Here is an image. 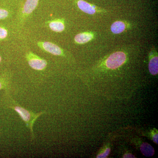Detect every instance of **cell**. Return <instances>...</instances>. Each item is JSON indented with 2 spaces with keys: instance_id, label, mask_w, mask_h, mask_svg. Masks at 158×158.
I'll return each mask as SVG.
<instances>
[{
  "instance_id": "5b68a950",
  "label": "cell",
  "mask_w": 158,
  "mask_h": 158,
  "mask_svg": "<svg viewBox=\"0 0 158 158\" xmlns=\"http://www.w3.org/2000/svg\"><path fill=\"white\" fill-rule=\"evenodd\" d=\"M39 0H27L22 11V19H25L28 17L36 9Z\"/></svg>"
},
{
  "instance_id": "d6986e66",
  "label": "cell",
  "mask_w": 158,
  "mask_h": 158,
  "mask_svg": "<svg viewBox=\"0 0 158 158\" xmlns=\"http://www.w3.org/2000/svg\"><path fill=\"white\" fill-rule=\"evenodd\" d=\"M1 132H0V136H1Z\"/></svg>"
},
{
  "instance_id": "4fadbf2b",
  "label": "cell",
  "mask_w": 158,
  "mask_h": 158,
  "mask_svg": "<svg viewBox=\"0 0 158 158\" xmlns=\"http://www.w3.org/2000/svg\"><path fill=\"white\" fill-rule=\"evenodd\" d=\"M8 35V30L5 27L0 26V40L6 39Z\"/></svg>"
},
{
  "instance_id": "3957f363",
  "label": "cell",
  "mask_w": 158,
  "mask_h": 158,
  "mask_svg": "<svg viewBox=\"0 0 158 158\" xmlns=\"http://www.w3.org/2000/svg\"><path fill=\"white\" fill-rule=\"evenodd\" d=\"M126 60V55L123 52H116L108 57L106 61V65L110 69H116L121 66Z\"/></svg>"
},
{
  "instance_id": "6da1fadb",
  "label": "cell",
  "mask_w": 158,
  "mask_h": 158,
  "mask_svg": "<svg viewBox=\"0 0 158 158\" xmlns=\"http://www.w3.org/2000/svg\"><path fill=\"white\" fill-rule=\"evenodd\" d=\"M13 105L8 106L14 110L19 115L23 121L25 123L27 127L30 130L31 132V138L34 140V126L35 122L40 116L45 114V112H41L40 113H34L25 109L23 107L15 103V102L13 101Z\"/></svg>"
},
{
  "instance_id": "8992f818",
  "label": "cell",
  "mask_w": 158,
  "mask_h": 158,
  "mask_svg": "<svg viewBox=\"0 0 158 158\" xmlns=\"http://www.w3.org/2000/svg\"><path fill=\"white\" fill-rule=\"evenodd\" d=\"M49 28L53 32L61 33L65 29V23L63 20L56 19L47 22Z\"/></svg>"
},
{
  "instance_id": "7a4b0ae2",
  "label": "cell",
  "mask_w": 158,
  "mask_h": 158,
  "mask_svg": "<svg viewBox=\"0 0 158 158\" xmlns=\"http://www.w3.org/2000/svg\"><path fill=\"white\" fill-rule=\"evenodd\" d=\"M26 59L29 66L34 70H44L48 65L47 60L42 59L31 51H29L26 53Z\"/></svg>"
},
{
  "instance_id": "52a82bcc",
  "label": "cell",
  "mask_w": 158,
  "mask_h": 158,
  "mask_svg": "<svg viewBox=\"0 0 158 158\" xmlns=\"http://www.w3.org/2000/svg\"><path fill=\"white\" fill-rule=\"evenodd\" d=\"M78 7L83 12L88 14L93 15L96 12V10L94 6H92L83 0L77 1Z\"/></svg>"
},
{
  "instance_id": "ba28073f",
  "label": "cell",
  "mask_w": 158,
  "mask_h": 158,
  "mask_svg": "<svg viewBox=\"0 0 158 158\" xmlns=\"http://www.w3.org/2000/svg\"><path fill=\"white\" fill-rule=\"evenodd\" d=\"M93 38V34L90 33H80L74 37L75 42L78 44H84L90 41Z\"/></svg>"
},
{
  "instance_id": "7c38bea8",
  "label": "cell",
  "mask_w": 158,
  "mask_h": 158,
  "mask_svg": "<svg viewBox=\"0 0 158 158\" xmlns=\"http://www.w3.org/2000/svg\"><path fill=\"white\" fill-rule=\"evenodd\" d=\"M8 85V79L5 75L0 77V90L5 89Z\"/></svg>"
},
{
  "instance_id": "2e32d148",
  "label": "cell",
  "mask_w": 158,
  "mask_h": 158,
  "mask_svg": "<svg viewBox=\"0 0 158 158\" xmlns=\"http://www.w3.org/2000/svg\"><path fill=\"white\" fill-rule=\"evenodd\" d=\"M153 140L156 144H158V134H155L153 136Z\"/></svg>"
},
{
  "instance_id": "277c9868",
  "label": "cell",
  "mask_w": 158,
  "mask_h": 158,
  "mask_svg": "<svg viewBox=\"0 0 158 158\" xmlns=\"http://www.w3.org/2000/svg\"><path fill=\"white\" fill-rule=\"evenodd\" d=\"M37 45L42 50L56 56H63V51L60 47L49 41H38Z\"/></svg>"
},
{
  "instance_id": "9c48e42d",
  "label": "cell",
  "mask_w": 158,
  "mask_h": 158,
  "mask_svg": "<svg viewBox=\"0 0 158 158\" xmlns=\"http://www.w3.org/2000/svg\"><path fill=\"white\" fill-rule=\"evenodd\" d=\"M148 69L150 73L153 75H156L158 72V58L157 56L152 57L150 60Z\"/></svg>"
},
{
  "instance_id": "30bf717a",
  "label": "cell",
  "mask_w": 158,
  "mask_h": 158,
  "mask_svg": "<svg viewBox=\"0 0 158 158\" xmlns=\"http://www.w3.org/2000/svg\"><path fill=\"white\" fill-rule=\"evenodd\" d=\"M126 25L122 21H116L113 23L111 27V31L114 34H119L124 31Z\"/></svg>"
},
{
  "instance_id": "5bb4252c",
  "label": "cell",
  "mask_w": 158,
  "mask_h": 158,
  "mask_svg": "<svg viewBox=\"0 0 158 158\" xmlns=\"http://www.w3.org/2000/svg\"><path fill=\"white\" fill-rule=\"evenodd\" d=\"M9 11L6 9H0V20L6 19L9 17Z\"/></svg>"
},
{
  "instance_id": "9a60e30c",
  "label": "cell",
  "mask_w": 158,
  "mask_h": 158,
  "mask_svg": "<svg viewBox=\"0 0 158 158\" xmlns=\"http://www.w3.org/2000/svg\"><path fill=\"white\" fill-rule=\"evenodd\" d=\"M110 148H107L104 152L103 153L101 154L98 155L97 157L99 158L106 157L109 155V154H110Z\"/></svg>"
},
{
  "instance_id": "8fae6325",
  "label": "cell",
  "mask_w": 158,
  "mask_h": 158,
  "mask_svg": "<svg viewBox=\"0 0 158 158\" xmlns=\"http://www.w3.org/2000/svg\"><path fill=\"white\" fill-rule=\"evenodd\" d=\"M140 149L141 152L145 156H152L154 154V148L150 144L147 143H144L141 144Z\"/></svg>"
},
{
  "instance_id": "ac0fdd59",
  "label": "cell",
  "mask_w": 158,
  "mask_h": 158,
  "mask_svg": "<svg viewBox=\"0 0 158 158\" xmlns=\"http://www.w3.org/2000/svg\"><path fill=\"white\" fill-rule=\"evenodd\" d=\"M2 56H1V55H0V63L2 62Z\"/></svg>"
},
{
  "instance_id": "e0dca14e",
  "label": "cell",
  "mask_w": 158,
  "mask_h": 158,
  "mask_svg": "<svg viewBox=\"0 0 158 158\" xmlns=\"http://www.w3.org/2000/svg\"><path fill=\"white\" fill-rule=\"evenodd\" d=\"M124 158H135V157L132 154H127L124 156Z\"/></svg>"
}]
</instances>
